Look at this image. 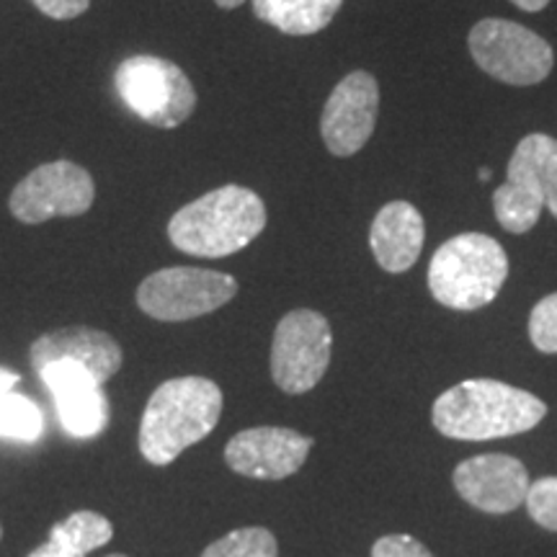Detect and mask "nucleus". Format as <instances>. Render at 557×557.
I'll return each mask as SVG.
<instances>
[{
  "instance_id": "1",
  "label": "nucleus",
  "mask_w": 557,
  "mask_h": 557,
  "mask_svg": "<svg viewBox=\"0 0 557 557\" xmlns=\"http://www.w3.org/2000/svg\"><path fill=\"white\" fill-rule=\"evenodd\" d=\"M547 406L537 395L498 380H465L442 393L431 408V421L438 434L459 442H487L513 434H527Z\"/></svg>"
},
{
  "instance_id": "2",
  "label": "nucleus",
  "mask_w": 557,
  "mask_h": 557,
  "mask_svg": "<svg viewBox=\"0 0 557 557\" xmlns=\"http://www.w3.org/2000/svg\"><path fill=\"white\" fill-rule=\"evenodd\" d=\"M267 227V205L246 186L227 184L181 207L169 222L173 246L197 259H225Z\"/></svg>"
},
{
  "instance_id": "3",
  "label": "nucleus",
  "mask_w": 557,
  "mask_h": 557,
  "mask_svg": "<svg viewBox=\"0 0 557 557\" xmlns=\"http://www.w3.org/2000/svg\"><path fill=\"white\" fill-rule=\"evenodd\" d=\"M222 416V389L207 377H176L150 395L139 421V451L150 465H171L209 436Z\"/></svg>"
},
{
  "instance_id": "4",
  "label": "nucleus",
  "mask_w": 557,
  "mask_h": 557,
  "mask_svg": "<svg viewBox=\"0 0 557 557\" xmlns=\"http://www.w3.org/2000/svg\"><path fill=\"white\" fill-rule=\"evenodd\" d=\"M508 278V256L496 238L462 233L436 248L429 263V292L449 310H480Z\"/></svg>"
},
{
  "instance_id": "5",
  "label": "nucleus",
  "mask_w": 557,
  "mask_h": 557,
  "mask_svg": "<svg viewBox=\"0 0 557 557\" xmlns=\"http://www.w3.org/2000/svg\"><path fill=\"white\" fill-rule=\"evenodd\" d=\"M116 94L143 122L158 129H176L197 109V90L176 62L156 54L127 58L114 73Z\"/></svg>"
},
{
  "instance_id": "6",
  "label": "nucleus",
  "mask_w": 557,
  "mask_h": 557,
  "mask_svg": "<svg viewBox=\"0 0 557 557\" xmlns=\"http://www.w3.org/2000/svg\"><path fill=\"white\" fill-rule=\"evenodd\" d=\"M468 50L485 75L506 86H537L555 67L549 41L508 18L478 21L468 34Z\"/></svg>"
},
{
  "instance_id": "7",
  "label": "nucleus",
  "mask_w": 557,
  "mask_h": 557,
  "mask_svg": "<svg viewBox=\"0 0 557 557\" xmlns=\"http://www.w3.org/2000/svg\"><path fill=\"white\" fill-rule=\"evenodd\" d=\"M238 295L230 274L194 267H171L150 274L137 287V305L145 315L163 323H184L225 308Z\"/></svg>"
},
{
  "instance_id": "8",
  "label": "nucleus",
  "mask_w": 557,
  "mask_h": 557,
  "mask_svg": "<svg viewBox=\"0 0 557 557\" xmlns=\"http://www.w3.org/2000/svg\"><path fill=\"white\" fill-rule=\"evenodd\" d=\"M333 333L315 310H292L278 320L271 344V377L289 395L310 393L331 364Z\"/></svg>"
},
{
  "instance_id": "9",
  "label": "nucleus",
  "mask_w": 557,
  "mask_h": 557,
  "mask_svg": "<svg viewBox=\"0 0 557 557\" xmlns=\"http://www.w3.org/2000/svg\"><path fill=\"white\" fill-rule=\"evenodd\" d=\"M96 184L86 169L70 160H54L34 169L11 191V214L24 225H41L52 218H81L94 207Z\"/></svg>"
},
{
  "instance_id": "10",
  "label": "nucleus",
  "mask_w": 557,
  "mask_h": 557,
  "mask_svg": "<svg viewBox=\"0 0 557 557\" xmlns=\"http://www.w3.org/2000/svg\"><path fill=\"white\" fill-rule=\"evenodd\" d=\"M380 114L377 78L354 70L333 88L320 116V137L331 156L351 158L372 139Z\"/></svg>"
},
{
  "instance_id": "11",
  "label": "nucleus",
  "mask_w": 557,
  "mask_h": 557,
  "mask_svg": "<svg viewBox=\"0 0 557 557\" xmlns=\"http://www.w3.org/2000/svg\"><path fill=\"white\" fill-rule=\"evenodd\" d=\"M312 438L292 429L259 426L235 434L225 447V462L238 475L256 480H284L302 468Z\"/></svg>"
},
{
  "instance_id": "12",
  "label": "nucleus",
  "mask_w": 557,
  "mask_h": 557,
  "mask_svg": "<svg viewBox=\"0 0 557 557\" xmlns=\"http://www.w3.org/2000/svg\"><path fill=\"white\" fill-rule=\"evenodd\" d=\"M52 393L62 429L75 438L101 434L109 423V400L103 385L78 361L60 359L37 372Z\"/></svg>"
},
{
  "instance_id": "13",
  "label": "nucleus",
  "mask_w": 557,
  "mask_h": 557,
  "mask_svg": "<svg viewBox=\"0 0 557 557\" xmlns=\"http://www.w3.org/2000/svg\"><path fill=\"white\" fill-rule=\"evenodd\" d=\"M529 472L511 455H480L455 470L457 493L485 513H508L527 500Z\"/></svg>"
},
{
  "instance_id": "14",
  "label": "nucleus",
  "mask_w": 557,
  "mask_h": 557,
  "mask_svg": "<svg viewBox=\"0 0 557 557\" xmlns=\"http://www.w3.org/2000/svg\"><path fill=\"white\" fill-rule=\"evenodd\" d=\"M60 359L78 361L103 385L122 369L124 351L114 336H109L107 331L88 329V325L45 333L32 344L29 361L34 372H41L47 364Z\"/></svg>"
},
{
  "instance_id": "15",
  "label": "nucleus",
  "mask_w": 557,
  "mask_h": 557,
  "mask_svg": "<svg viewBox=\"0 0 557 557\" xmlns=\"http://www.w3.org/2000/svg\"><path fill=\"white\" fill-rule=\"evenodd\" d=\"M426 240V222L410 201H387L369 227V248L380 269L387 274H403L421 259Z\"/></svg>"
},
{
  "instance_id": "16",
  "label": "nucleus",
  "mask_w": 557,
  "mask_h": 557,
  "mask_svg": "<svg viewBox=\"0 0 557 557\" xmlns=\"http://www.w3.org/2000/svg\"><path fill=\"white\" fill-rule=\"evenodd\" d=\"M256 18L287 37H310L329 29L344 0H250Z\"/></svg>"
},
{
  "instance_id": "17",
  "label": "nucleus",
  "mask_w": 557,
  "mask_h": 557,
  "mask_svg": "<svg viewBox=\"0 0 557 557\" xmlns=\"http://www.w3.org/2000/svg\"><path fill=\"white\" fill-rule=\"evenodd\" d=\"M506 181L545 199V194L557 186V139L542 132L519 139L508 160Z\"/></svg>"
},
{
  "instance_id": "18",
  "label": "nucleus",
  "mask_w": 557,
  "mask_h": 557,
  "mask_svg": "<svg viewBox=\"0 0 557 557\" xmlns=\"http://www.w3.org/2000/svg\"><path fill=\"white\" fill-rule=\"evenodd\" d=\"M114 537V527L107 517L96 511H75L70 513L65 521L52 527L50 540L58 542L60 547H65L67 553L75 555H88L94 549L109 545Z\"/></svg>"
},
{
  "instance_id": "19",
  "label": "nucleus",
  "mask_w": 557,
  "mask_h": 557,
  "mask_svg": "<svg viewBox=\"0 0 557 557\" xmlns=\"http://www.w3.org/2000/svg\"><path fill=\"white\" fill-rule=\"evenodd\" d=\"M542 209H545V199L532 194L524 186L504 181L496 191H493V212H496L498 225L506 233L524 235L540 222Z\"/></svg>"
},
{
  "instance_id": "20",
  "label": "nucleus",
  "mask_w": 557,
  "mask_h": 557,
  "mask_svg": "<svg viewBox=\"0 0 557 557\" xmlns=\"http://www.w3.org/2000/svg\"><path fill=\"white\" fill-rule=\"evenodd\" d=\"M41 429H45V418L37 403L18 393L0 395V436L37 442Z\"/></svg>"
},
{
  "instance_id": "21",
  "label": "nucleus",
  "mask_w": 557,
  "mask_h": 557,
  "mask_svg": "<svg viewBox=\"0 0 557 557\" xmlns=\"http://www.w3.org/2000/svg\"><path fill=\"white\" fill-rule=\"evenodd\" d=\"M278 545L269 529L246 527L235 529L218 542H212L201 557H276Z\"/></svg>"
},
{
  "instance_id": "22",
  "label": "nucleus",
  "mask_w": 557,
  "mask_h": 557,
  "mask_svg": "<svg viewBox=\"0 0 557 557\" xmlns=\"http://www.w3.org/2000/svg\"><path fill=\"white\" fill-rule=\"evenodd\" d=\"M529 338L542 354H557V292L534 305L529 315Z\"/></svg>"
},
{
  "instance_id": "23",
  "label": "nucleus",
  "mask_w": 557,
  "mask_h": 557,
  "mask_svg": "<svg viewBox=\"0 0 557 557\" xmlns=\"http://www.w3.org/2000/svg\"><path fill=\"white\" fill-rule=\"evenodd\" d=\"M529 517L540 527L557 532V478H540L537 483L529 485L527 493Z\"/></svg>"
},
{
  "instance_id": "24",
  "label": "nucleus",
  "mask_w": 557,
  "mask_h": 557,
  "mask_svg": "<svg viewBox=\"0 0 557 557\" xmlns=\"http://www.w3.org/2000/svg\"><path fill=\"white\" fill-rule=\"evenodd\" d=\"M372 557H434L426 545H421L410 534H387L372 547Z\"/></svg>"
},
{
  "instance_id": "25",
  "label": "nucleus",
  "mask_w": 557,
  "mask_h": 557,
  "mask_svg": "<svg viewBox=\"0 0 557 557\" xmlns=\"http://www.w3.org/2000/svg\"><path fill=\"white\" fill-rule=\"evenodd\" d=\"M47 18L70 21L78 18L90 9V0H32Z\"/></svg>"
},
{
  "instance_id": "26",
  "label": "nucleus",
  "mask_w": 557,
  "mask_h": 557,
  "mask_svg": "<svg viewBox=\"0 0 557 557\" xmlns=\"http://www.w3.org/2000/svg\"><path fill=\"white\" fill-rule=\"evenodd\" d=\"M29 557H86V555H75V553H67L65 547H60L58 542L47 540L45 545H39L37 549H32Z\"/></svg>"
},
{
  "instance_id": "27",
  "label": "nucleus",
  "mask_w": 557,
  "mask_h": 557,
  "mask_svg": "<svg viewBox=\"0 0 557 557\" xmlns=\"http://www.w3.org/2000/svg\"><path fill=\"white\" fill-rule=\"evenodd\" d=\"M21 385V377L16 372H11L9 367H0V395L13 393Z\"/></svg>"
},
{
  "instance_id": "28",
  "label": "nucleus",
  "mask_w": 557,
  "mask_h": 557,
  "mask_svg": "<svg viewBox=\"0 0 557 557\" xmlns=\"http://www.w3.org/2000/svg\"><path fill=\"white\" fill-rule=\"evenodd\" d=\"M511 3L517 5V9L527 11V13H540V11L547 9L549 0H511Z\"/></svg>"
},
{
  "instance_id": "29",
  "label": "nucleus",
  "mask_w": 557,
  "mask_h": 557,
  "mask_svg": "<svg viewBox=\"0 0 557 557\" xmlns=\"http://www.w3.org/2000/svg\"><path fill=\"white\" fill-rule=\"evenodd\" d=\"M545 209H549V214L557 220V186L545 194Z\"/></svg>"
},
{
  "instance_id": "30",
  "label": "nucleus",
  "mask_w": 557,
  "mask_h": 557,
  "mask_svg": "<svg viewBox=\"0 0 557 557\" xmlns=\"http://www.w3.org/2000/svg\"><path fill=\"white\" fill-rule=\"evenodd\" d=\"M214 3H218L222 11H233V9H238V5L246 3V0H214Z\"/></svg>"
},
{
  "instance_id": "31",
  "label": "nucleus",
  "mask_w": 557,
  "mask_h": 557,
  "mask_svg": "<svg viewBox=\"0 0 557 557\" xmlns=\"http://www.w3.org/2000/svg\"><path fill=\"white\" fill-rule=\"evenodd\" d=\"M491 178V169H480V181Z\"/></svg>"
},
{
  "instance_id": "32",
  "label": "nucleus",
  "mask_w": 557,
  "mask_h": 557,
  "mask_svg": "<svg viewBox=\"0 0 557 557\" xmlns=\"http://www.w3.org/2000/svg\"><path fill=\"white\" fill-rule=\"evenodd\" d=\"M109 557H129V555H120V553H116V555H109Z\"/></svg>"
},
{
  "instance_id": "33",
  "label": "nucleus",
  "mask_w": 557,
  "mask_h": 557,
  "mask_svg": "<svg viewBox=\"0 0 557 557\" xmlns=\"http://www.w3.org/2000/svg\"><path fill=\"white\" fill-rule=\"evenodd\" d=\"M0 537H3V527H0Z\"/></svg>"
}]
</instances>
